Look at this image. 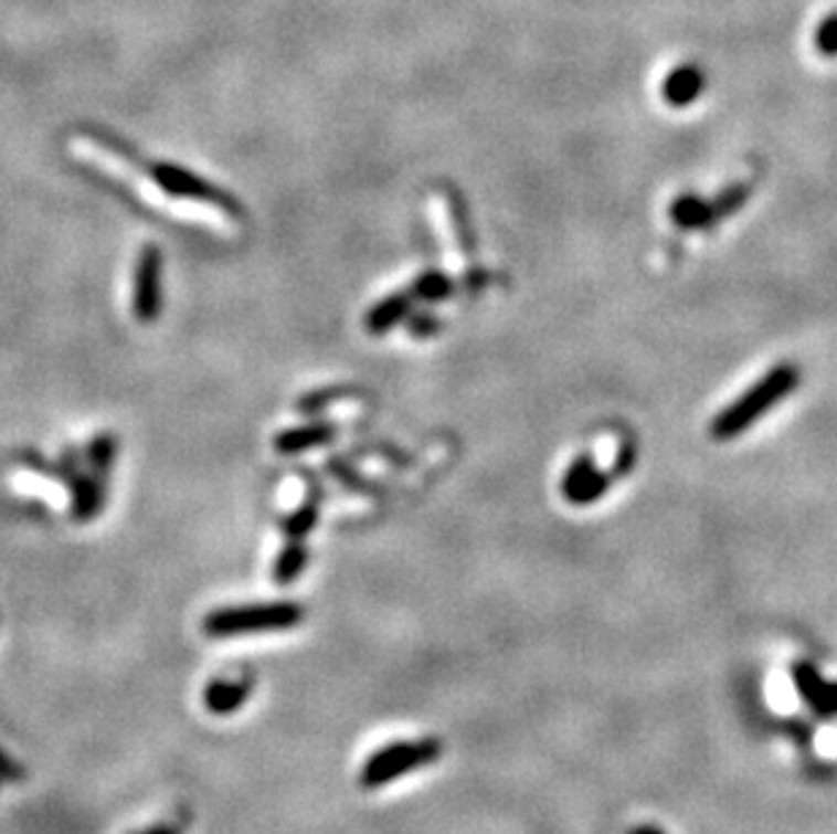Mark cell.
Masks as SVG:
<instances>
[{"label":"cell","instance_id":"cell-3","mask_svg":"<svg viewBox=\"0 0 837 834\" xmlns=\"http://www.w3.org/2000/svg\"><path fill=\"white\" fill-rule=\"evenodd\" d=\"M442 756V742L436 737H426V740H412V742H391V746H382L363 761L361 775L358 783L363 789H382V785L393 783L396 778L410 775V772L423 770V767L434 764Z\"/></svg>","mask_w":837,"mask_h":834},{"label":"cell","instance_id":"cell-2","mask_svg":"<svg viewBox=\"0 0 837 834\" xmlns=\"http://www.w3.org/2000/svg\"><path fill=\"white\" fill-rule=\"evenodd\" d=\"M301 621L304 608L298 602H253L212 610L201 621V632L209 640H239L290 632Z\"/></svg>","mask_w":837,"mask_h":834},{"label":"cell","instance_id":"cell-4","mask_svg":"<svg viewBox=\"0 0 837 834\" xmlns=\"http://www.w3.org/2000/svg\"><path fill=\"white\" fill-rule=\"evenodd\" d=\"M152 179H155V184H160V188H163L166 193H171V196L193 198V201L214 203V207L229 209V212H236V203H233L229 196L220 193L214 184L203 182L199 173L188 171V168H182V166L155 163L152 166Z\"/></svg>","mask_w":837,"mask_h":834},{"label":"cell","instance_id":"cell-15","mask_svg":"<svg viewBox=\"0 0 837 834\" xmlns=\"http://www.w3.org/2000/svg\"><path fill=\"white\" fill-rule=\"evenodd\" d=\"M315 524H318V504L309 502L304 504V507H298L296 513L285 520V539H288V542H307V534L315 529Z\"/></svg>","mask_w":837,"mask_h":834},{"label":"cell","instance_id":"cell-11","mask_svg":"<svg viewBox=\"0 0 837 834\" xmlns=\"http://www.w3.org/2000/svg\"><path fill=\"white\" fill-rule=\"evenodd\" d=\"M333 425L328 423H312V425H301V429H288L274 440V450L283 455H293L301 453V450L326 445V442L333 440Z\"/></svg>","mask_w":837,"mask_h":834},{"label":"cell","instance_id":"cell-16","mask_svg":"<svg viewBox=\"0 0 837 834\" xmlns=\"http://www.w3.org/2000/svg\"><path fill=\"white\" fill-rule=\"evenodd\" d=\"M451 291H453L451 279L442 277L439 272H428V274H423V277L415 279V285H412L410 293H412V298H421V302L434 304V302H442V298L451 296Z\"/></svg>","mask_w":837,"mask_h":834},{"label":"cell","instance_id":"cell-8","mask_svg":"<svg viewBox=\"0 0 837 834\" xmlns=\"http://www.w3.org/2000/svg\"><path fill=\"white\" fill-rule=\"evenodd\" d=\"M794 688L818 716H837V683H827L810 664L794 667Z\"/></svg>","mask_w":837,"mask_h":834},{"label":"cell","instance_id":"cell-1","mask_svg":"<svg viewBox=\"0 0 837 834\" xmlns=\"http://www.w3.org/2000/svg\"><path fill=\"white\" fill-rule=\"evenodd\" d=\"M799 386V369L792 363H778L740 395L738 401H732L729 407L716 415L710 423V436L716 442H729L738 440L745 429H751L756 420L764 418V412L778 407L794 388Z\"/></svg>","mask_w":837,"mask_h":834},{"label":"cell","instance_id":"cell-18","mask_svg":"<svg viewBox=\"0 0 837 834\" xmlns=\"http://www.w3.org/2000/svg\"><path fill=\"white\" fill-rule=\"evenodd\" d=\"M134 834H182V832H179V826H173V824H155V826H149V830H141Z\"/></svg>","mask_w":837,"mask_h":834},{"label":"cell","instance_id":"cell-13","mask_svg":"<svg viewBox=\"0 0 837 834\" xmlns=\"http://www.w3.org/2000/svg\"><path fill=\"white\" fill-rule=\"evenodd\" d=\"M669 214H672L675 225L693 231V228H708L710 223H716L719 209H716V203L704 201V198L699 196H680L678 201L672 203V209H669Z\"/></svg>","mask_w":837,"mask_h":834},{"label":"cell","instance_id":"cell-19","mask_svg":"<svg viewBox=\"0 0 837 834\" xmlns=\"http://www.w3.org/2000/svg\"><path fill=\"white\" fill-rule=\"evenodd\" d=\"M635 834H661L659 830H650V826H643V830H637Z\"/></svg>","mask_w":837,"mask_h":834},{"label":"cell","instance_id":"cell-7","mask_svg":"<svg viewBox=\"0 0 837 834\" xmlns=\"http://www.w3.org/2000/svg\"><path fill=\"white\" fill-rule=\"evenodd\" d=\"M250 694H253V683L250 680H225V677H218V680H209L203 686L201 701L206 707V712L225 718L242 710L250 701Z\"/></svg>","mask_w":837,"mask_h":834},{"label":"cell","instance_id":"cell-17","mask_svg":"<svg viewBox=\"0 0 837 834\" xmlns=\"http://www.w3.org/2000/svg\"><path fill=\"white\" fill-rule=\"evenodd\" d=\"M813 46H816L818 55L837 57V11L818 22L816 33H813Z\"/></svg>","mask_w":837,"mask_h":834},{"label":"cell","instance_id":"cell-14","mask_svg":"<svg viewBox=\"0 0 837 834\" xmlns=\"http://www.w3.org/2000/svg\"><path fill=\"white\" fill-rule=\"evenodd\" d=\"M307 567V542H288L285 539L283 553L274 561V583L290 585L293 580H298Z\"/></svg>","mask_w":837,"mask_h":834},{"label":"cell","instance_id":"cell-10","mask_svg":"<svg viewBox=\"0 0 837 834\" xmlns=\"http://www.w3.org/2000/svg\"><path fill=\"white\" fill-rule=\"evenodd\" d=\"M74 479V518L89 520L100 513L106 494V479L98 474H71Z\"/></svg>","mask_w":837,"mask_h":834},{"label":"cell","instance_id":"cell-6","mask_svg":"<svg viewBox=\"0 0 837 834\" xmlns=\"http://www.w3.org/2000/svg\"><path fill=\"white\" fill-rule=\"evenodd\" d=\"M607 474L596 469L589 455H580V458L572 461L570 469L564 474V483H561V494L566 496V502L580 504V507H589V504L602 499L607 494Z\"/></svg>","mask_w":837,"mask_h":834},{"label":"cell","instance_id":"cell-12","mask_svg":"<svg viewBox=\"0 0 837 834\" xmlns=\"http://www.w3.org/2000/svg\"><path fill=\"white\" fill-rule=\"evenodd\" d=\"M410 304H412V293H393V296L377 302L367 315L369 334H385V331H391L393 326H399V323L406 320V315H410V309H412Z\"/></svg>","mask_w":837,"mask_h":834},{"label":"cell","instance_id":"cell-9","mask_svg":"<svg viewBox=\"0 0 837 834\" xmlns=\"http://www.w3.org/2000/svg\"><path fill=\"white\" fill-rule=\"evenodd\" d=\"M704 89V71L697 63H680L661 82V98L675 109L691 106Z\"/></svg>","mask_w":837,"mask_h":834},{"label":"cell","instance_id":"cell-5","mask_svg":"<svg viewBox=\"0 0 837 834\" xmlns=\"http://www.w3.org/2000/svg\"><path fill=\"white\" fill-rule=\"evenodd\" d=\"M160 268H163V255L155 244H147L134 274V317L139 323H152L160 315V302H163L160 298Z\"/></svg>","mask_w":837,"mask_h":834}]
</instances>
